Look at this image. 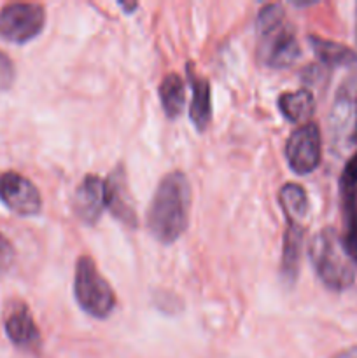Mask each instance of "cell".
<instances>
[{
  "mask_svg": "<svg viewBox=\"0 0 357 358\" xmlns=\"http://www.w3.org/2000/svg\"><path fill=\"white\" fill-rule=\"evenodd\" d=\"M191 185L181 171L161 178L147 212V227L160 243L170 245L184 234L189 224Z\"/></svg>",
  "mask_w": 357,
  "mask_h": 358,
  "instance_id": "cell-1",
  "label": "cell"
},
{
  "mask_svg": "<svg viewBox=\"0 0 357 358\" xmlns=\"http://www.w3.org/2000/svg\"><path fill=\"white\" fill-rule=\"evenodd\" d=\"M258 55L266 66L287 69L301 56L300 42L293 24L287 21L286 10L280 3L262 7L255 20Z\"/></svg>",
  "mask_w": 357,
  "mask_h": 358,
  "instance_id": "cell-2",
  "label": "cell"
},
{
  "mask_svg": "<svg viewBox=\"0 0 357 358\" xmlns=\"http://www.w3.org/2000/svg\"><path fill=\"white\" fill-rule=\"evenodd\" d=\"M308 255L315 273L328 289L342 292L352 287L356 269L335 227H324L312 238Z\"/></svg>",
  "mask_w": 357,
  "mask_h": 358,
  "instance_id": "cell-3",
  "label": "cell"
},
{
  "mask_svg": "<svg viewBox=\"0 0 357 358\" xmlns=\"http://www.w3.org/2000/svg\"><path fill=\"white\" fill-rule=\"evenodd\" d=\"M74 294L80 310L100 320L107 318L115 306L114 290L88 255L77 259Z\"/></svg>",
  "mask_w": 357,
  "mask_h": 358,
  "instance_id": "cell-4",
  "label": "cell"
},
{
  "mask_svg": "<svg viewBox=\"0 0 357 358\" xmlns=\"http://www.w3.org/2000/svg\"><path fill=\"white\" fill-rule=\"evenodd\" d=\"M329 131L338 150L357 147V73L346 77L336 91L329 114Z\"/></svg>",
  "mask_w": 357,
  "mask_h": 358,
  "instance_id": "cell-5",
  "label": "cell"
},
{
  "mask_svg": "<svg viewBox=\"0 0 357 358\" xmlns=\"http://www.w3.org/2000/svg\"><path fill=\"white\" fill-rule=\"evenodd\" d=\"M46 24V10L38 3L14 2L0 9V38L24 44L37 37Z\"/></svg>",
  "mask_w": 357,
  "mask_h": 358,
  "instance_id": "cell-6",
  "label": "cell"
},
{
  "mask_svg": "<svg viewBox=\"0 0 357 358\" xmlns=\"http://www.w3.org/2000/svg\"><path fill=\"white\" fill-rule=\"evenodd\" d=\"M286 157L294 173L307 175L317 170L322 159V138L315 122L298 126L290 133L286 143Z\"/></svg>",
  "mask_w": 357,
  "mask_h": 358,
  "instance_id": "cell-7",
  "label": "cell"
},
{
  "mask_svg": "<svg viewBox=\"0 0 357 358\" xmlns=\"http://www.w3.org/2000/svg\"><path fill=\"white\" fill-rule=\"evenodd\" d=\"M0 201L13 213L21 217L38 215L42 198L38 189L23 175L16 171L0 173Z\"/></svg>",
  "mask_w": 357,
  "mask_h": 358,
  "instance_id": "cell-8",
  "label": "cell"
},
{
  "mask_svg": "<svg viewBox=\"0 0 357 358\" xmlns=\"http://www.w3.org/2000/svg\"><path fill=\"white\" fill-rule=\"evenodd\" d=\"M105 189V208L112 213L114 219L122 222L128 227H135L136 220L135 208H133L132 194L128 189V178L122 166H118L104 180Z\"/></svg>",
  "mask_w": 357,
  "mask_h": 358,
  "instance_id": "cell-9",
  "label": "cell"
},
{
  "mask_svg": "<svg viewBox=\"0 0 357 358\" xmlns=\"http://www.w3.org/2000/svg\"><path fill=\"white\" fill-rule=\"evenodd\" d=\"M105 210V189L104 180L97 175H86L76 189L74 194V212L83 222H98Z\"/></svg>",
  "mask_w": 357,
  "mask_h": 358,
  "instance_id": "cell-10",
  "label": "cell"
},
{
  "mask_svg": "<svg viewBox=\"0 0 357 358\" xmlns=\"http://www.w3.org/2000/svg\"><path fill=\"white\" fill-rule=\"evenodd\" d=\"M4 329L9 341L18 348L35 350L41 343V332L35 325L30 310L23 303L10 308L4 322Z\"/></svg>",
  "mask_w": 357,
  "mask_h": 358,
  "instance_id": "cell-11",
  "label": "cell"
},
{
  "mask_svg": "<svg viewBox=\"0 0 357 358\" xmlns=\"http://www.w3.org/2000/svg\"><path fill=\"white\" fill-rule=\"evenodd\" d=\"M303 236L304 227L303 220L287 219V231L284 236V250H282V266H280V275L289 285H293L298 278L301 264V252H303Z\"/></svg>",
  "mask_w": 357,
  "mask_h": 358,
  "instance_id": "cell-12",
  "label": "cell"
},
{
  "mask_svg": "<svg viewBox=\"0 0 357 358\" xmlns=\"http://www.w3.org/2000/svg\"><path fill=\"white\" fill-rule=\"evenodd\" d=\"M188 79L191 83L192 101L189 107L192 124L198 131H205L212 119V93H210L209 80L196 73L195 65L188 63Z\"/></svg>",
  "mask_w": 357,
  "mask_h": 358,
  "instance_id": "cell-13",
  "label": "cell"
},
{
  "mask_svg": "<svg viewBox=\"0 0 357 358\" xmlns=\"http://www.w3.org/2000/svg\"><path fill=\"white\" fill-rule=\"evenodd\" d=\"M310 48L314 49L315 56L328 66H349L357 69V52L340 42L328 41V38L310 35L308 37Z\"/></svg>",
  "mask_w": 357,
  "mask_h": 358,
  "instance_id": "cell-14",
  "label": "cell"
},
{
  "mask_svg": "<svg viewBox=\"0 0 357 358\" xmlns=\"http://www.w3.org/2000/svg\"><path fill=\"white\" fill-rule=\"evenodd\" d=\"M279 108L284 117L296 124H307L315 110V98L310 90L301 87L298 91L280 94Z\"/></svg>",
  "mask_w": 357,
  "mask_h": 358,
  "instance_id": "cell-15",
  "label": "cell"
},
{
  "mask_svg": "<svg viewBox=\"0 0 357 358\" xmlns=\"http://www.w3.org/2000/svg\"><path fill=\"white\" fill-rule=\"evenodd\" d=\"M342 205L345 215V234L342 241L354 268H357V189L342 191Z\"/></svg>",
  "mask_w": 357,
  "mask_h": 358,
  "instance_id": "cell-16",
  "label": "cell"
},
{
  "mask_svg": "<svg viewBox=\"0 0 357 358\" xmlns=\"http://www.w3.org/2000/svg\"><path fill=\"white\" fill-rule=\"evenodd\" d=\"M160 100L164 115L168 119H177L182 114L186 103L184 80L177 73H168L160 84Z\"/></svg>",
  "mask_w": 357,
  "mask_h": 358,
  "instance_id": "cell-17",
  "label": "cell"
},
{
  "mask_svg": "<svg viewBox=\"0 0 357 358\" xmlns=\"http://www.w3.org/2000/svg\"><path fill=\"white\" fill-rule=\"evenodd\" d=\"M279 201L286 219L304 220L308 213V196L300 184L282 185L279 192Z\"/></svg>",
  "mask_w": 357,
  "mask_h": 358,
  "instance_id": "cell-18",
  "label": "cell"
},
{
  "mask_svg": "<svg viewBox=\"0 0 357 358\" xmlns=\"http://www.w3.org/2000/svg\"><path fill=\"white\" fill-rule=\"evenodd\" d=\"M16 79V70H14V63L9 56L4 51H0V91L9 90Z\"/></svg>",
  "mask_w": 357,
  "mask_h": 358,
  "instance_id": "cell-19",
  "label": "cell"
},
{
  "mask_svg": "<svg viewBox=\"0 0 357 358\" xmlns=\"http://www.w3.org/2000/svg\"><path fill=\"white\" fill-rule=\"evenodd\" d=\"M346 189H357V152L352 154L346 161L342 178H340V191H346Z\"/></svg>",
  "mask_w": 357,
  "mask_h": 358,
  "instance_id": "cell-20",
  "label": "cell"
},
{
  "mask_svg": "<svg viewBox=\"0 0 357 358\" xmlns=\"http://www.w3.org/2000/svg\"><path fill=\"white\" fill-rule=\"evenodd\" d=\"M16 252H14L13 243L0 233V273H6L13 268Z\"/></svg>",
  "mask_w": 357,
  "mask_h": 358,
  "instance_id": "cell-21",
  "label": "cell"
},
{
  "mask_svg": "<svg viewBox=\"0 0 357 358\" xmlns=\"http://www.w3.org/2000/svg\"><path fill=\"white\" fill-rule=\"evenodd\" d=\"M332 358H357V346H352V348H346L343 352L336 353Z\"/></svg>",
  "mask_w": 357,
  "mask_h": 358,
  "instance_id": "cell-22",
  "label": "cell"
},
{
  "mask_svg": "<svg viewBox=\"0 0 357 358\" xmlns=\"http://www.w3.org/2000/svg\"><path fill=\"white\" fill-rule=\"evenodd\" d=\"M356 41H357V16H356Z\"/></svg>",
  "mask_w": 357,
  "mask_h": 358,
  "instance_id": "cell-23",
  "label": "cell"
}]
</instances>
